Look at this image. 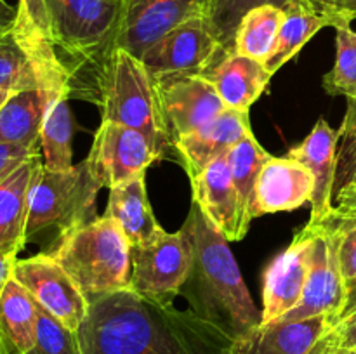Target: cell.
Instances as JSON below:
<instances>
[{
    "mask_svg": "<svg viewBox=\"0 0 356 354\" xmlns=\"http://www.w3.org/2000/svg\"><path fill=\"white\" fill-rule=\"evenodd\" d=\"M76 339L80 354H226L232 344L190 307H162L131 288L94 301Z\"/></svg>",
    "mask_w": 356,
    "mask_h": 354,
    "instance_id": "6da1fadb",
    "label": "cell"
},
{
    "mask_svg": "<svg viewBox=\"0 0 356 354\" xmlns=\"http://www.w3.org/2000/svg\"><path fill=\"white\" fill-rule=\"evenodd\" d=\"M70 83V99L101 103L118 49L122 0H31Z\"/></svg>",
    "mask_w": 356,
    "mask_h": 354,
    "instance_id": "7a4b0ae2",
    "label": "cell"
},
{
    "mask_svg": "<svg viewBox=\"0 0 356 354\" xmlns=\"http://www.w3.org/2000/svg\"><path fill=\"white\" fill-rule=\"evenodd\" d=\"M184 224L193 243V266L181 294L191 311L229 340L261 325L263 314L245 287L228 239L195 201Z\"/></svg>",
    "mask_w": 356,
    "mask_h": 354,
    "instance_id": "3957f363",
    "label": "cell"
},
{
    "mask_svg": "<svg viewBox=\"0 0 356 354\" xmlns=\"http://www.w3.org/2000/svg\"><path fill=\"white\" fill-rule=\"evenodd\" d=\"M45 253L61 264L89 304L131 288V243L108 215L72 229Z\"/></svg>",
    "mask_w": 356,
    "mask_h": 354,
    "instance_id": "277c9868",
    "label": "cell"
},
{
    "mask_svg": "<svg viewBox=\"0 0 356 354\" xmlns=\"http://www.w3.org/2000/svg\"><path fill=\"white\" fill-rule=\"evenodd\" d=\"M103 120L127 125L146 135L160 160L174 151V139L163 113L159 87L141 59L117 49L101 94Z\"/></svg>",
    "mask_w": 356,
    "mask_h": 354,
    "instance_id": "5b68a950",
    "label": "cell"
},
{
    "mask_svg": "<svg viewBox=\"0 0 356 354\" xmlns=\"http://www.w3.org/2000/svg\"><path fill=\"white\" fill-rule=\"evenodd\" d=\"M103 187L87 160L61 172L42 167L30 193L24 229L26 243L44 236H51V243H54L72 229L96 219L97 194Z\"/></svg>",
    "mask_w": 356,
    "mask_h": 354,
    "instance_id": "8992f818",
    "label": "cell"
},
{
    "mask_svg": "<svg viewBox=\"0 0 356 354\" xmlns=\"http://www.w3.org/2000/svg\"><path fill=\"white\" fill-rule=\"evenodd\" d=\"M65 90L70 83L45 35L31 0L17 2V17L13 26L0 35V90L19 92L38 89Z\"/></svg>",
    "mask_w": 356,
    "mask_h": 354,
    "instance_id": "52a82bcc",
    "label": "cell"
},
{
    "mask_svg": "<svg viewBox=\"0 0 356 354\" xmlns=\"http://www.w3.org/2000/svg\"><path fill=\"white\" fill-rule=\"evenodd\" d=\"M131 290L162 307L174 305L193 266V243L188 226L176 233L160 228L131 246Z\"/></svg>",
    "mask_w": 356,
    "mask_h": 354,
    "instance_id": "ba28073f",
    "label": "cell"
},
{
    "mask_svg": "<svg viewBox=\"0 0 356 354\" xmlns=\"http://www.w3.org/2000/svg\"><path fill=\"white\" fill-rule=\"evenodd\" d=\"M222 54L226 52L212 30L211 19L200 16L167 31L139 59L160 89L179 78L204 75Z\"/></svg>",
    "mask_w": 356,
    "mask_h": 354,
    "instance_id": "9c48e42d",
    "label": "cell"
},
{
    "mask_svg": "<svg viewBox=\"0 0 356 354\" xmlns=\"http://www.w3.org/2000/svg\"><path fill=\"white\" fill-rule=\"evenodd\" d=\"M312 228V259H309V274L305 292L299 304L278 321H298L315 316H330L334 328L336 318L346 301V285L341 274L339 255H337V233L330 217Z\"/></svg>",
    "mask_w": 356,
    "mask_h": 354,
    "instance_id": "30bf717a",
    "label": "cell"
},
{
    "mask_svg": "<svg viewBox=\"0 0 356 354\" xmlns=\"http://www.w3.org/2000/svg\"><path fill=\"white\" fill-rule=\"evenodd\" d=\"M14 280L26 288L38 307L54 316L61 325L76 332L89 312V302L61 264L49 253L17 259Z\"/></svg>",
    "mask_w": 356,
    "mask_h": 354,
    "instance_id": "8fae6325",
    "label": "cell"
},
{
    "mask_svg": "<svg viewBox=\"0 0 356 354\" xmlns=\"http://www.w3.org/2000/svg\"><path fill=\"white\" fill-rule=\"evenodd\" d=\"M86 160L94 176L110 189L146 172L160 158L145 134L127 125L103 120Z\"/></svg>",
    "mask_w": 356,
    "mask_h": 354,
    "instance_id": "7c38bea8",
    "label": "cell"
},
{
    "mask_svg": "<svg viewBox=\"0 0 356 354\" xmlns=\"http://www.w3.org/2000/svg\"><path fill=\"white\" fill-rule=\"evenodd\" d=\"M216 0H122L118 49L141 58L160 37L193 17L211 16Z\"/></svg>",
    "mask_w": 356,
    "mask_h": 354,
    "instance_id": "4fadbf2b",
    "label": "cell"
},
{
    "mask_svg": "<svg viewBox=\"0 0 356 354\" xmlns=\"http://www.w3.org/2000/svg\"><path fill=\"white\" fill-rule=\"evenodd\" d=\"M313 228L306 224L264 273L263 323L278 321L299 304L309 274Z\"/></svg>",
    "mask_w": 356,
    "mask_h": 354,
    "instance_id": "5bb4252c",
    "label": "cell"
},
{
    "mask_svg": "<svg viewBox=\"0 0 356 354\" xmlns=\"http://www.w3.org/2000/svg\"><path fill=\"white\" fill-rule=\"evenodd\" d=\"M330 330V316L261 323L233 339L226 354H318Z\"/></svg>",
    "mask_w": 356,
    "mask_h": 354,
    "instance_id": "9a60e30c",
    "label": "cell"
},
{
    "mask_svg": "<svg viewBox=\"0 0 356 354\" xmlns=\"http://www.w3.org/2000/svg\"><path fill=\"white\" fill-rule=\"evenodd\" d=\"M190 180L193 201L218 231L228 242H240L245 238L252 219L243 208L226 156L214 160L207 169L190 177Z\"/></svg>",
    "mask_w": 356,
    "mask_h": 354,
    "instance_id": "2e32d148",
    "label": "cell"
},
{
    "mask_svg": "<svg viewBox=\"0 0 356 354\" xmlns=\"http://www.w3.org/2000/svg\"><path fill=\"white\" fill-rule=\"evenodd\" d=\"M252 134L249 111L226 108L221 115L174 142V153L188 176L195 177L214 160L226 156L242 139Z\"/></svg>",
    "mask_w": 356,
    "mask_h": 354,
    "instance_id": "e0dca14e",
    "label": "cell"
},
{
    "mask_svg": "<svg viewBox=\"0 0 356 354\" xmlns=\"http://www.w3.org/2000/svg\"><path fill=\"white\" fill-rule=\"evenodd\" d=\"M315 179L306 165L294 158L271 156L256 180L254 219L275 212H291L312 203Z\"/></svg>",
    "mask_w": 356,
    "mask_h": 354,
    "instance_id": "ac0fdd59",
    "label": "cell"
},
{
    "mask_svg": "<svg viewBox=\"0 0 356 354\" xmlns=\"http://www.w3.org/2000/svg\"><path fill=\"white\" fill-rule=\"evenodd\" d=\"M337 142H339V132L330 127L325 118H320L305 141L289 149L287 153L289 158L298 160L308 167L315 179V191L309 203L312 205L309 226L320 224L334 212Z\"/></svg>",
    "mask_w": 356,
    "mask_h": 354,
    "instance_id": "d6986e66",
    "label": "cell"
},
{
    "mask_svg": "<svg viewBox=\"0 0 356 354\" xmlns=\"http://www.w3.org/2000/svg\"><path fill=\"white\" fill-rule=\"evenodd\" d=\"M159 92L174 142L204 127L226 110L214 85L202 75L167 83Z\"/></svg>",
    "mask_w": 356,
    "mask_h": 354,
    "instance_id": "ffe728a7",
    "label": "cell"
},
{
    "mask_svg": "<svg viewBox=\"0 0 356 354\" xmlns=\"http://www.w3.org/2000/svg\"><path fill=\"white\" fill-rule=\"evenodd\" d=\"M61 97L70 99L65 90L47 87L9 94L0 108V144H16L30 149L40 148V132L45 115L52 103Z\"/></svg>",
    "mask_w": 356,
    "mask_h": 354,
    "instance_id": "44dd1931",
    "label": "cell"
},
{
    "mask_svg": "<svg viewBox=\"0 0 356 354\" xmlns=\"http://www.w3.org/2000/svg\"><path fill=\"white\" fill-rule=\"evenodd\" d=\"M202 76L214 85L226 108L249 111L273 75L264 62L232 51L222 54Z\"/></svg>",
    "mask_w": 356,
    "mask_h": 354,
    "instance_id": "7402d4cb",
    "label": "cell"
},
{
    "mask_svg": "<svg viewBox=\"0 0 356 354\" xmlns=\"http://www.w3.org/2000/svg\"><path fill=\"white\" fill-rule=\"evenodd\" d=\"M44 167L42 149L24 160L0 183V248L19 253L26 246L30 193L38 172Z\"/></svg>",
    "mask_w": 356,
    "mask_h": 354,
    "instance_id": "603a6c76",
    "label": "cell"
},
{
    "mask_svg": "<svg viewBox=\"0 0 356 354\" xmlns=\"http://www.w3.org/2000/svg\"><path fill=\"white\" fill-rule=\"evenodd\" d=\"M145 177L146 172H143L131 180L110 187L104 210V215L120 226L131 246L145 242L162 228L155 219V212L148 200Z\"/></svg>",
    "mask_w": 356,
    "mask_h": 354,
    "instance_id": "cb8c5ba5",
    "label": "cell"
},
{
    "mask_svg": "<svg viewBox=\"0 0 356 354\" xmlns=\"http://www.w3.org/2000/svg\"><path fill=\"white\" fill-rule=\"evenodd\" d=\"M37 302L13 278L0 295V354H28L37 342Z\"/></svg>",
    "mask_w": 356,
    "mask_h": 354,
    "instance_id": "d4e9b609",
    "label": "cell"
},
{
    "mask_svg": "<svg viewBox=\"0 0 356 354\" xmlns=\"http://www.w3.org/2000/svg\"><path fill=\"white\" fill-rule=\"evenodd\" d=\"M284 10L285 17L275 47L270 58L264 61V66L271 75H275L285 62L291 61L322 28L330 26L329 19L316 12L305 0H289Z\"/></svg>",
    "mask_w": 356,
    "mask_h": 354,
    "instance_id": "484cf974",
    "label": "cell"
},
{
    "mask_svg": "<svg viewBox=\"0 0 356 354\" xmlns=\"http://www.w3.org/2000/svg\"><path fill=\"white\" fill-rule=\"evenodd\" d=\"M284 17L285 10L271 3L250 9L236 28L233 51L264 62L273 51Z\"/></svg>",
    "mask_w": 356,
    "mask_h": 354,
    "instance_id": "4316f807",
    "label": "cell"
},
{
    "mask_svg": "<svg viewBox=\"0 0 356 354\" xmlns=\"http://www.w3.org/2000/svg\"><path fill=\"white\" fill-rule=\"evenodd\" d=\"M73 115L68 99L54 101L45 115L40 132V149L44 167L47 170L61 172L73 167Z\"/></svg>",
    "mask_w": 356,
    "mask_h": 354,
    "instance_id": "83f0119b",
    "label": "cell"
},
{
    "mask_svg": "<svg viewBox=\"0 0 356 354\" xmlns=\"http://www.w3.org/2000/svg\"><path fill=\"white\" fill-rule=\"evenodd\" d=\"M273 155L266 151L256 135L250 134L245 139L238 142L235 148L229 149L226 155V162H228L229 174L235 183L236 191L240 194L243 208H245L247 215L254 219V196H256V180L259 176L261 169L264 163L271 158Z\"/></svg>",
    "mask_w": 356,
    "mask_h": 354,
    "instance_id": "f1b7e54d",
    "label": "cell"
},
{
    "mask_svg": "<svg viewBox=\"0 0 356 354\" xmlns=\"http://www.w3.org/2000/svg\"><path fill=\"white\" fill-rule=\"evenodd\" d=\"M336 65L323 76L330 96L350 97L356 92V31L351 24L336 28Z\"/></svg>",
    "mask_w": 356,
    "mask_h": 354,
    "instance_id": "f546056e",
    "label": "cell"
},
{
    "mask_svg": "<svg viewBox=\"0 0 356 354\" xmlns=\"http://www.w3.org/2000/svg\"><path fill=\"white\" fill-rule=\"evenodd\" d=\"M348 108L337 142V172L334 186V200L341 194L356 191V99L346 97Z\"/></svg>",
    "mask_w": 356,
    "mask_h": 354,
    "instance_id": "4dcf8cb0",
    "label": "cell"
},
{
    "mask_svg": "<svg viewBox=\"0 0 356 354\" xmlns=\"http://www.w3.org/2000/svg\"><path fill=\"white\" fill-rule=\"evenodd\" d=\"M287 2L289 0H216L209 19L222 51H233V38H235V31L243 14L249 12L254 7L266 6V3L284 9Z\"/></svg>",
    "mask_w": 356,
    "mask_h": 354,
    "instance_id": "1f68e13d",
    "label": "cell"
},
{
    "mask_svg": "<svg viewBox=\"0 0 356 354\" xmlns=\"http://www.w3.org/2000/svg\"><path fill=\"white\" fill-rule=\"evenodd\" d=\"M28 354H80L76 332L68 330L54 316L38 307L37 342Z\"/></svg>",
    "mask_w": 356,
    "mask_h": 354,
    "instance_id": "d6a6232c",
    "label": "cell"
},
{
    "mask_svg": "<svg viewBox=\"0 0 356 354\" xmlns=\"http://www.w3.org/2000/svg\"><path fill=\"white\" fill-rule=\"evenodd\" d=\"M329 217L337 233V255L346 285L356 280V214H343L334 208Z\"/></svg>",
    "mask_w": 356,
    "mask_h": 354,
    "instance_id": "836d02e7",
    "label": "cell"
},
{
    "mask_svg": "<svg viewBox=\"0 0 356 354\" xmlns=\"http://www.w3.org/2000/svg\"><path fill=\"white\" fill-rule=\"evenodd\" d=\"M318 14L327 17L330 26H344L356 19V0H305Z\"/></svg>",
    "mask_w": 356,
    "mask_h": 354,
    "instance_id": "e575fe53",
    "label": "cell"
},
{
    "mask_svg": "<svg viewBox=\"0 0 356 354\" xmlns=\"http://www.w3.org/2000/svg\"><path fill=\"white\" fill-rule=\"evenodd\" d=\"M40 151V148H23L16 144H0V183L13 172L16 167H19L24 160L31 155Z\"/></svg>",
    "mask_w": 356,
    "mask_h": 354,
    "instance_id": "d590c367",
    "label": "cell"
},
{
    "mask_svg": "<svg viewBox=\"0 0 356 354\" xmlns=\"http://www.w3.org/2000/svg\"><path fill=\"white\" fill-rule=\"evenodd\" d=\"M329 340L339 347H348V349L356 347V312L351 314L350 318L337 323V325L330 330Z\"/></svg>",
    "mask_w": 356,
    "mask_h": 354,
    "instance_id": "8d00e7d4",
    "label": "cell"
},
{
    "mask_svg": "<svg viewBox=\"0 0 356 354\" xmlns=\"http://www.w3.org/2000/svg\"><path fill=\"white\" fill-rule=\"evenodd\" d=\"M17 259L19 257L16 252L0 248V295L6 290L7 283L14 278V267H16Z\"/></svg>",
    "mask_w": 356,
    "mask_h": 354,
    "instance_id": "74e56055",
    "label": "cell"
},
{
    "mask_svg": "<svg viewBox=\"0 0 356 354\" xmlns=\"http://www.w3.org/2000/svg\"><path fill=\"white\" fill-rule=\"evenodd\" d=\"M355 312H356V280L346 283V301H344L343 309H341L339 316L336 318L334 326H336L337 323L343 321V319L350 318V316L355 314Z\"/></svg>",
    "mask_w": 356,
    "mask_h": 354,
    "instance_id": "f35d334b",
    "label": "cell"
},
{
    "mask_svg": "<svg viewBox=\"0 0 356 354\" xmlns=\"http://www.w3.org/2000/svg\"><path fill=\"white\" fill-rule=\"evenodd\" d=\"M17 17V6H10L6 0H0V35L6 33Z\"/></svg>",
    "mask_w": 356,
    "mask_h": 354,
    "instance_id": "ab89813d",
    "label": "cell"
},
{
    "mask_svg": "<svg viewBox=\"0 0 356 354\" xmlns=\"http://www.w3.org/2000/svg\"><path fill=\"white\" fill-rule=\"evenodd\" d=\"M334 208L343 214H356V191L337 196L334 200Z\"/></svg>",
    "mask_w": 356,
    "mask_h": 354,
    "instance_id": "60d3db41",
    "label": "cell"
},
{
    "mask_svg": "<svg viewBox=\"0 0 356 354\" xmlns=\"http://www.w3.org/2000/svg\"><path fill=\"white\" fill-rule=\"evenodd\" d=\"M322 354H356L355 349H348V347H339L336 344H332L329 340V335H327V344L323 347Z\"/></svg>",
    "mask_w": 356,
    "mask_h": 354,
    "instance_id": "b9f144b4",
    "label": "cell"
},
{
    "mask_svg": "<svg viewBox=\"0 0 356 354\" xmlns=\"http://www.w3.org/2000/svg\"><path fill=\"white\" fill-rule=\"evenodd\" d=\"M7 97H9V92H6V90H0V108H2V104L6 103Z\"/></svg>",
    "mask_w": 356,
    "mask_h": 354,
    "instance_id": "7bdbcfd3",
    "label": "cell"
},
{
    "mask_svg": "<svg viewBox=\"0 0 356 354\" xmlns=\"http://www.w3.org/2000/svg\"><path fill=\"white\" fill-rule=\"evenodd\" d=\"M350 97H351V99H356V92L353 94V96H350Z\"/></svg>",
    "mask_w": 356,
    "mask_h": 354,
    "instance_id": "ee69618b",
    "label": "cell"
},
{
    "mask_svg": "<svg viewBox=\"0 0 356 354\" xmlns=\"http://www.w3.org/2000/svg\"><path fill=\"white\" fill-rule=\"evenodd\" d=\"M325 344H327V342H325ZM323 347H325V346H323ZM320 353H322V351H320ZM320 353H318V354H320Z\"/></svg>",
    "mask_w": 356,
    "mask_h": 354,
    "instance_id": "f6af8a7d",
    "label": "cell"
},
{
    "mask_svg": "<svg viewBox=\"0 0 356 354\" xmlns=\"http://www.w3.org/2000/svg\"><path fill=\"white\" fill-rule=\"evenodd\" d=\"M353 349H355V351H356V347H353Z\"/></svg>",
    "mask_w": 356,
    "mask_h": 354,
    "instance_id": "bcb514c9",
    "label": "cell"
},
{
    "mask_svg": "<svg viewBox=\"0 0 356 354\" xmlns=\"http://www.w3.org/2000/svg\"><path fill=\"white\" fill-rule=\"evenodd\" d=\"M322 351H323V349H322ZM320 354H322V353H320Z\"/></svg>",
    "mask_w": 356,
    "mask_h": 354,
    "instance_id": "7dc6e473",
    "label": "cell"
}]
</instances>
